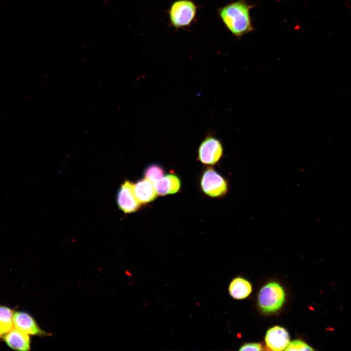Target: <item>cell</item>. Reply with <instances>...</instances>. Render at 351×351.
Returning <instances> with one entry per match:
<instances>
[{
  "label": "cell",
  "instance_id": "obj_17",
  "mask_svg": "<svg viewBox=\"0 0 351 351\" xmlns=\"http://www.w3.org/2000/svg\"></svg>",
  "mask_w": 351,
  "mask_h": 351
},
{
  "label": "cell",
  "instance_id": "obj_1",
  "mask_svg": "<svg viewBox=\"0 0 351 351\" xmlns=\"http://www.w3.org/2000/svg\"><path fill=\"white\" fill-rule=\"evenodd\" d=\"M256 6L247 0L232 1L217 10L226 29L238 40L255 30L251 10Z\"/></svg>",
  "mask_w": 351,
  "mask_h": 351
},
{
  "label": "cell",
  "instance_id": "obj_6",
  "mask_svg": "<svg viewBox=\"0 0 351 351\" xmlns=\"http://www.w3.org/2000/svg\"><path fill=\"white\" fill-rule=\"evenodd\" d=\"M117 201L119 208L125 213L136 212L141 204L135 195L134 184L128 180L121 184L119 188Z\"/></svg>",
  "mask_w": 351,
  "mask_h": 351
},
{
  "label": "cell",
  "instance_id": "obj_7",
  "mask_svg": "<svg viewBox=\"0 0 351 351\" xmlns=\"http://www.w3.org/2000/svg\"><path fill=\"white\" fill-rule=\"evenodd\" d=\"M14 327L29 335L47 336L50 333L43 331L33 317L28 313L15 312L13 314Z\"/></svg>",
  "mask_w": 351,
  "mask_h": 351
},
{
  "label": "cell",
  "instance_id": "obj_16",
  "mask_svg": "<svg viewBox=\"0 0 351 351\" xmlns=\"http://www.w3.org/2000/svg\"><path fill=\"white\" fill-rule=\"evenodd\" d=\"M262 350V346L256 343L245 344L239 349V351H261Z\"/></svg>",
  "mask_w": 351,
  "mask_h": 351
},
{
  "label": "cell",
  "instance_id": "obj_10",
  "mask_svg": "<svg viewBox=\"0 0 351 351\" xmlns=\"http://www.w3.org/2000/svg\"><path fill=\"white\" fill-rule=\"evenodd\" d=\"M134 192L140 203L150 202L157 195L155 184L146 178L140 180L134 184Z\"/></svg>",
  "mask_w": 351,
  "mask_h": 351
},
{
  "label": "cell",
  "instance_id": "obj_5",
  "mask_svg": "<svg viewBox=\"0 0 351 351\" xmlns=\"http://www.w3.org/2000/svg\"><path fill=\"white\" fill-rule=\"evenodd\" d=\"M201 186L203 191L212 197L221 196L228 191L226 180L212 168L207 169L203 173Z\"/></svg>",
  "mask_w": 351,
  "mask_h": 351
},
{
  "label": "cell",
  "instance_id": "obj_14",
  "mask_svg": "<svg viewBox=\"0 0 351 351\" xmlns=\"http://www.w3.org/2000/svg\"><path fill=\"white\" fill-rule=\"evenodd\" d=\"M164 170L160 165L156 164L148 166L144 172L145 178L154 184L164 176Z\"/></svg>",
  "mask_w": 351,
  "mask_h": 351
},
{
  "label": "cell",
  "instance_id": "obj_11",
  "mask_svg": "<svg viewBox=\"0 0 351 351\" xmlns=\"http://www.w3.org/2000/svg\"><path fill=\"white\" fill-rule=\"evenodd\" d=\"M157 195H165L176 193L180 189V182L177 176L172 174L162 177L155 183Z\"/></svg>",
  "mask_w": 351,
  "mask_h": 351
},
{
  "label": "cell",
  "instance_id": "obj_3",
  "mask_svg": "<svg viewBox=\"0 0 351 351\" xmlns=\"http://www.w3.org/2000/svg\"><path fill=\"white\" fill-rule=\"evenodd\" d=\"M285 299V293L283 288L275 282L263 286L258 295V305L265 313L274 312L279 310Z\"/></svg>",
  "mask_w": 351,
  "mask_h": 351
},
{
  "label": "cell",
  "instance_id": "obj_15",
  "mask_svg": "<svg viewBox=\"0 0 351 351\" xmlns=\"http://www.w3.org/2000/svg\"><path fill=\"white\" fill-rule=\"evenodd\" d=\"M285 351H314L311 346L301 340H295L290 342L284 350Z\"/></svg>",
  "mask_w": 351,
  "mask_h": 351
},
{
  "label": "cell",
  "instance_id": "obj_4",
  "mask_svg": "<svg viewBox=\"0 0 351 351\" xmlns=\"http://www.w3.org/2000/svg\"><path fill=\"white\" fill-rule=\"evenodd\" d=\"M223 153L221 141L211 133H208L199 145L198 158L203 164L214 165L221 158Z\"/></svg>",
  "mask_w": 351,
  "mask_h": 351
},
{
  "label": "cell",
  "instance_id": "obj_9",
  "mask_svg": "<svg viewBox=\"0 0 351 351\" xmlns=\"http://www.w3.org/2000/svg\"><path fill=\"white\" fill-rule=\"evenodd\" d=\"M5 343L8 347L17 351H27L30 350V338L28 334L14 328L3 336Z\"/></svg>",
  "mask_w": 351,
  "mask_h": 351
},
{
  "label": "cell",
  "instance_id": "obj_13",
  "mask_svg": "<svg viewBox=\"0 0 351 351\" xmlns=\"http://www.w3.org/2000/svg\"><path fill=\"white\" fill-rule=\"evenodd\" d=\"M14 312L10 308L0 306V335L4 334L14 328Z\"/></svg>",
  "mask_w": 351,
  "mask_h": 351
},
{
  "label": "cell",
  "instance_id": "obj_2",
  "mask_svg": "<svg viewBox=\"0 0 351 351\" xmlns=\"http://www.w3.org/2000/svg\"><path fill=\"white\" fill-rule=\"evenodd\" d=\"M198 6L193 0H176L168 10L170 25L176 30L190 27L195 22Z\"/></svg>",
  "mask_w": 351,
  "mask_h": 351
},
{
  "label": "cell",
  "instance_id": "obj_12",
  "mask_svg": "<svg viewBox=\"0 0 351 351\" xmlns=\"http://www.w3.org/2000/svg\"><path fill=\"white\" fill-rule=\"evenodd\" d=\"M252 291L251 283L248 280L239 277L234 278L229 286L230 294L236 299H242L247 297Z\"/></svg>",
  "mask_w": 351,
  "mask_h": 351
},
{
  "label": "cell",
  "instance_id": "obj_8",
  "mask_svg": "<svg viewBox=\"0 0 351 351\" xmlns=\"http://www.w3.org/2000/svg\"><path fill=\"white\" fill-rule=\"evenodd\" d=\"M267 346L271 350H284L290 343V337L284 328L275 326L268 330L265 336Z\"/></svg>",
  "mask_w": 351,
  "mask_h": 351
}]
</instances>
